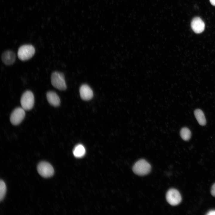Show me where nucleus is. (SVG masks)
I'll list each match as a JSON object with an SVG mask.
<instances>
[{
	"label": "nucleus",
	"instance_id": "nucleus-11",
	"mask_svg": "<svg viewBox=\"0 0 215 215\" xmlns=\"http://www.w3.org/2000/svg\"><path fill=\"white\" fill-rule=\"evenodd\" d=\"M46 96L48 102L51 105L57 107L60 105V99L55 92L53 91L48 92L46 94Z\"/></svg>",
	"mask_w": 215,
	"mask_h": 215
},
{
	"label": "nucleus",
	"instance_id": "nucleus-8",
	"mask_svg": "<svg viewBox=\"0 0 215 215\" xmlns=\"http://www.w3.org/2000/svg\"><path fill=\"white\" fill-rule=\"evenodd\" d=\"M191 27L194 31L196 33L202 32L205 28L204 22L199 17H195L192 20Z\"/></svg>",
	"mask_w": 215,
	"mask_h": 215
},
{
	"label": "nucleus",
	"instance_id": "nucleus-4",
	"mask_svg": "<svg viewBox=\"0 0 215 215\" xmlns=\"http://www.w3.org/2000/svg\"><path fill=\"white\" fill-rule=\"evenodd\" d=\"M22 108L25 110H29L33 107L34 98L33 93L30 90L25 91L22 94L20 100Z\"/></svg>",
	"mask_w": 215,
	"mask_h": 215
},
{
	"label": "nucleus",
	"instance_id": "nucleus-12",
	"mask_svg": "<svg viewBox=\"0 0 215 215\" xmlns=\"http://www.w3.org/2000/svg\"><path fill=\"white\" fill-rule=\"evenodd\" d=\"M194 114L198 122L201 125L204 126L206 124V120L202 111L197 109L194 111Z\"/></svg>",
	"mask_w": 215,
	"mask_h": 215
},
{
	"label": "nucleus",
	"instance_id": "nucleus-15",
	"mask_svg": "<svg viewBox=\"0 0 215 215\" xmlns=\"http://www.w3.org/2000/svg\"><path fill=\"white\" fill-rule=\"evenodd\" d=\"M6 186L4 181L1 180L0 181V200L1 201L4 199L6 192Z\"/></svg>",
	"mask_w": 215,
	"mask_h": 215
},
{
	"label": "nucleus",
	"instance_id": "nucleus-1",
	"mask_svg": "<svg viewBox=\"0 0 215 215\" xmlns=\"http://www.w3.org/2000/svg\"><path fill=\"white\" fill-rule=\"evenodd\" d=\"M51 81L52 85L59 90H64L67 88L64 76L61 72L54 71L52 73L51 76Z\"/></svg>",
	"mask_w": 215,
	"mask_h": 215
},
{
	"label": "nucleus",
	"instance_id": "nucleus-18",
	"mask_svg": "<svg viewBox=\"0 0 215 215\" xmlns=\"http://www.w3.org/2000/svg\"><path fill=\"white\" fill-rule=\"evenodd\" d=\"M210 1L212 5L215 6V0H210Z\"/></svg>",
	"mask_w": 215,
	"mask_h": 215
},
{
	"label": "nucleus",
	"instance_id": "nucleus-13",
	"mask_svg": "<svg viewBox=\"0 0 215 215\" xmlns=\"http://www.w3.org/2000/svg\"><path fill=\"white\" fill-rule=\"evenodd\" d=\"M85 152V149L84 146L82 144H79L75 147L73 151V153L76 157L80 158L84 155Z\"/></svg>",
	"mask_w": 215,
	"mask_h": 215
},
{
	"label": "nucleus",
	"instance_id": "nucleus-10",
	"mask_svg": "<svg viewBox=\"0 0 215 215\" xmlns=\"http://www.w3.org/2000/svg\"><path fill=\"white\" fill-rule=\"evenodd\" d=\"M80 96L81 98L84 100L91 99L93 96V91L88 85L83 84L79 89Z\"/></svg>",
	"mask_w": 215,
	"mask_h": 215
},
{
	"label": "nucleus",
	"instance_id": "nucleus-16",
	"mask_svg": "<svg viewBox=\"0 0 215 215\" xmlns=\"http://www.w3.org/2000/svg\"><path fill=\"white\" fill-rule=\"evenodd\" d=\"M211 193L214 196H215V183L212 185L211 190Z\"/></svg>",
	"mask_w": 215,
	"mask_h": 215
},
{
	"label": "nucleus",
	"instance_id": "nucleus-14",
	"mask_svg": "<svg viewBox=\"0 0 215 215\" xmlns=\"http://www.w3.org/2000/svg\"><path fill=\"white\" fill-rule=\"evenodd\" d=\"M180 135L182 139L185 140H188L191 138V133L190 130L188 128H182L180 131Z\"/></svg>",
	"mask_w": 215,
	"mask_h": 215
},
{
	"label": "nucleus",
	"instance_id": "nucleus-5",
	"mask_svg": "<svg viewBox=\"0 0 215 215\" xmlns=\"http://www.w3.org/2000/svg\"><path fill=\"white\" fill-rule=\"evenodd\" d=\"M37 170L39 174L45 178L51 177L54 173L52 166L49 163L45 161H42L39 163Z\"/></svg>",
	"mask_w": 215,
	"mask_h": 215
},
{
	"label": "nucleus",
	"instance_id": "nucleus-9",
	"mask_svg": "<svg viewBox=\"0 0 215 215\" xmlns=\"http://www.w3.org/2000/svg\"><path fill=\"white\" fill-rule=\"evenodd\" d=\"M16 55L12 51L7 50L4 51L1 55V59L3 63L6 65H10L15 62Z\"/></svg>",
	"mask_w": 215,
	"mask_h": 215
},
{
	"label": "nucleus",
	"instance_id": "nucleus-2",
	"mask_svg": "<svg viewBox=\"0 0 215 215\" xmlns=\"http://www.w3.org/2000/svg\"><path fill=\"white\" fill-rule=\"evenodd\" d=\"M35 52L34 47L31 44H24L21 46L18 51V56L22 61L28 60L32 58Z\"/></svg>",
	"mask_w": 215,
	"mask_h": 215
},
{
	"label": "nucleus",
	"instance_id": "nucleus-6",
	"mask_svg": "<svg viewBox=\"0 0 215 215\" xmlns=\"http://www.w3.org/2000/svg\"><path fill=\"white\" fill-rule=\"evenodd\" d=\"M166 199L168 202L172 205L179 204L181 201L182 197L179 191L175 189H171L167 192Z\"/></svg>",
	"mask_w": 215,
	"mask_h": 215
},
{
	"label": "nucleus",
	"instance_id": "nucleus-7",
	"mask_svg": "<svg viewBox=\"0 0 215 215\" xmlns=\"http://www.w3.org/2000/svg\"><path fill=\"white\" fill-rule=\"evenodd\" d=\"M24 110L22 108H18L13 111L10 118L13 125H17L22 121L25 116Z\"/></svg>",
	"mask_w": 215,
	"mask_h": 215
},
{
	"label": "nucleus",
	"instance_id": "nucleus-3",
	"mask_svg": "<svg viewBox=\"0 0 215 215\" xmlns=\"http://www.w3.org/2000/svg\"><path fill=\"white\" fill-rule=\"evenodd\" d=\"M151 166L146 161L140 159L136 162L133 167V172L136 174L143 176L148 174L150 171Z\"/></svg>",
	"mask_w": 215,
	"mask_h": 215
},
{
	"label": "nucleus",
	"instance_id": "nucleus-17",
	"mask_svg": "<svg viewBox=\"0 0 215 215\" xmlns=\"http://www.w3.org/2000/svg\"><path fill=\"white\" fill-rule=\"evenodd\" d=\"M206 215H215V210H211L209 211Z\"/></svg>",
	"mask_w": 215,
	"mask_h": 215
}]
</instances>
